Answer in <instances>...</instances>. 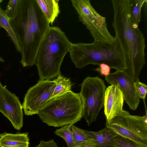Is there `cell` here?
Returning <instances> with one entry per match:
<instances>
[{
  "instance_id": "1",
  "label": "cell",
  "mask_w": 147,
  "mask_h": 147,
  "mask_svg": "<svg viewBox=\"0 0 147 147\" xmlns=\"http://www.w3.org/2000/svg\"><path fill=\"white\" fill-rule=\"evenodd\" d=\"M114 15L112 26L122 48L125 63L123 71L135 82L145 65L146 45L144 34L132 22L129 0H112Z\"/></svg>"
},
{
  "instance_id": "2",
  "label": "cell",
  "mask_w": 147,
  "mask_h": 147,
  "mask_svg": "<svg viewBox=\"0 0 147 147\" xmlns=\"http://www.w3.org/2000/svg\"><path fill=\"white\" fill-rule=\"evenodd\" d=\"M21 49L24 67L36 64L41 43L50 27L36 0H20L17 12L9 20Z\"/></svg>"
},
{
  "instance_id": "3",
  "label": "cell",
  "mask_w": 147,
  "mask_h": 147,
  "mask_svg": "<svg viewBox=\"0 0 147 147\" xmlns=\"http://www.w3.org/2000/svg\"><path fill=\"white\" fill-rule=\"evenodd\" d=\"M69 52L72 61L77 68L103 63L116 71L123 70L125 68L122 50L115 36L114 40L110 42L71 43Z\"/></svg>"
},
{
  "instance_id": "4",
  "label": "cell",
  "mask_w": 147,
  "mask_h": 147,
  "mask_svg": "<svg viewBox=\"0 0 147 147\" xmlns=\"http://www.w3.org/2000/svg\"><path fill=\"white\" fill-rule=\"evenodd\" d=\"M71 43L59 28L50 26L37 55L35 64L39 80H50L61 74V65Z\"/></svg>"
},
{
  "instance_id": "5",
  "label": "cell",
  "mask_w": 147,
  "mask_h": 147,
  "mask_svg": "<svg viewBox=\"0 0 147 147\" xmlns=\"http://www.w3.org/2000/svg\"><path fill=\"white\" fill-rule=\"evenodd\" d=\"M38 115L49 126L74 125L83 116L84 105L80 93L71 91L51 99Z\"/></svg>"
},
{
  "instance_id": "6",
  "label": "cell",
  "mask_w": 147,
  "mask_h": 147,
  "mask_svg": "<svg viewBox=\"0 0 147 147\" xmlns=\"http://www.w3.org/2000/svg\"><path fill=\"white\" fill-rule=\"evenodd\" d=\"M143 116L132 115L123 110L110 121L106 127L121 136L147 147V114Z\"/></svg>"
},
{
  "instance_id": "7",
  "label": "cell",
  "mask_w": 147,
  "mask_h": 147,
  "mask_svg": "<svg viewBox=\"0 0 147 147\" xmlns=\"http://www.w3.org/2000/svg\"><path fill=\"white\" fill-rule=\"evenodd\" d=\"M80 93L84 105L83 117L88 126L95 122L104 107L106 86L104 81L96 76H88L80 84Z\"/></svg>"
},
{
  "instance_id": "8",
  "label": "cell",
  "mask_w": 147,
  "mask_h": 147,
  "mask_svg": "<svg viewBox=\"0 0 147 147\" xmlns=\"http://www.w3.org/2000/svg\"><path fill=\"white\" fill-rule=\"evenodd\" d=\"M76 10L80 21L89 31L94 41L110 42L114 37L109 31L106 18L100 15L89 0H71Z\"/></svg>"
},
{
  "instance_id": "9",
  "label": "cell",
  "mask_w": 147,
  "mask_h": 147,
  "mask_svg": "<svg viewBox=\"0 0 147 147\" xmlns=\"http://www.w3.org/2000/svg\"><path fill=\"white\" fill-rule=\"evenodd\" d=\"M56 84L50 80H39L30 88L25 94L22 104L25 115L38 114L39 111L51 99Z\"/></svg>"
},
{
  "instance_id": "10",
  "label": "cell",
  "mask_w": 147,
  "mask_h": 147,
  "mask_svg": "<svg viewBox=\"0 0 147 147\" xmlns=\"http://www.w3.org/2000/svg\"><path fill=\"white\" fill-rule=\"evenodd\" d=\"M22 109L18 97L3 86L0 81V111L18 131L23 126Z\"/></svg>"
},
{
  "instance_id": "11",
  "label": "cell",
  "mask_w": 147,
  "mask_h": 147,
  "mask_svg": "<svg viewBox=\"0 0 147 147\" xmlns=\"http://www.w3.org/2000/svg\"><path fill=\"white\" fill-rule=\"evenodd\" d=\"M106 82L111 85L118 84L122 92L124 100L130 109L136 110L140 102L134 86V82L123 72V70L116 71L105 77Z\"/></svg>"
},
{
  "instance_id": "12",
  "label": "cell",
  "mask_w": 147,
  "mask_h": 147,
  "mask_svg": "<svg viewBox=\"0 0 147 147\" xmlns=\"http://www.w3.org/2000/svg\"><path fill=\"white\" fill-rule=\"evenodd\" d=\"M124 99L118 84L111 85L106 89L104 107L106 121H110L123 110Z\"/></svg>"
},
{
  "instance_id": "13",
  "label": "cell",
  "mask_w": 147,
  "mask_h": 147,
  "mask_svg": "<svg viewBox=\"0 0 147 147\" xmlns=\"http://www.w3.org/2000/svg\"><path fill=\"white\" fill-rule=\"evenodd\" d=\"M29 140L28 132H4L0 134V147H29Z\"/></svg>"
},
{
  "instance_id": "14",
  "label": "cell",
  "mask_w": 147,
  "mask_h": 147,
  "mask_svg": "<svg viewBox=\"0 0 147 147\" xmlns=\"http://www.w3.org/2000/svg\"><path fill=\"white\" fill-rule=\"evenodd\" d=\"M89 138L93 140L97 147H111L114 138L118 135L106 127L96 132L86 130Z\"/></svg>"
},
{
  "instance_id": "15",
  "label": "cell",
  "mask_w": 147,
  "mask_h": 147,
  "mask_svg": "<svg viewBox=\"0 0 147 147\" xmlns=\"http://www.w3.org/2000/svg\"><path fill=\"white\" fill-rule=\"evenodd\" d=\"M42 12L52 24L60 13L59 0H36Z\"/></svg>"
},
{
  "instance_id": "16",
  "label": "cell",
  "mask_w": 147,
  "mask_h": 147,
  "mask_svg": "<svg viewBox=\"0 0 147 147\" xmlns=\"http://www.w3.org/2000/svg\"><path fill=\"white\" fill-rule=\"evenodd\" d=\"M53 81L55 82L56 85L51 99L71 91L73 84L69 78L60 74Z\"/></svg>"
},
{
  "instance_id": "17",
  "label": "cell",
  "mask_w": 147,
  "mask_h": 147,
  "mask_svg": "<svg viewBox=\"0 0 147 147\" xmlns=\"http://www.w3.org/2000/svg\"><path fill=\"white\" fill-rule=\"evenodd\" d=\"M9 20V19L0 5V28H3L6 30L13 43L17 51L21 53L20 48L16 37L10 26Z\"/></svg>"
},
{
  "instance_id": "18",
  "label": "cell",
  "mask_w": 147,
  "mask_h": 147,
  "mask_svg": "<svg viewBox=\"0 0 147 147\" xmlns=\"http://www.w3.org/2000/svg\"><path fill=\"white\" fill-rule=\"evenodd\" d=\"M147 0H129V13L133 22L138 25L140 21L141 9Z\"/></svg>"
},
{
  "instance_id": "19",
  "label": "cell",
  "mask_w": 147,
  "mask_h": 147,
  "mask_svg": "<svg viewBox=\"0 0 147 147\" xmlns=\"http://www.w3.org/2000/svg\"><path fill=\"white\" fill-rule=\"evenodd\" d=\"M71 125L62 126L55 131V134L65 141L67 147H75L74 138L70 128Z\"/></svg>"
},
{
  "instance_id": "20",
  "label": "cell",
  "mask_w": 147,
  "mask_h": 147,
  "mask_svg": "<svg viewBox=\"0 0 147 147\" xmlns=\"http://www.w3.org/2000/svg\"><path fill=\"white\" fill-rule=\"evenodd\" d=\"M70 128L74 138L75 147H78L84 142L91 140L87 135L86 130L74 125H71Z\"/></svg>"
},
{
  "instance_id": "21",
  "label": "cell",
  "mask_w": 147,
  "mask_h": 147,
  "mask_svg": "<svg viewBox=\"0 0 147 147\" xmlns=\"http://www.w3.org/2000/svg\"><path fill=\"white\" fill-rule=\"evenodd\" d=\"M111 147H144L132 140L119 135L113 139Z\"/></svg>"
},
{
  "instance_id": "22",
  "label": "cell",
  "mask_w": 147,
  "mask_h": 147,
  "mask_svg": "<svg viewBox=\"0 0 147 147\" xmlns=\"http://www.w3.org/2000/svg\"><path fill=\"white\" fill-rule=\"evenodd\" d=\"M20 1V0H10L9 1L5 11L9 20L13 18L16 15Z\"/></svg>"
},
{
  "instance_id": "23",
  "label": "cell",
  "mask_w": 147,
  "mask_h": 147,
  "mask_svg": "<svg viewBox=\"0 0 147 147\" xmlns=\"http://www.w3.org/2000/svg\"><path fill=\"white\" fill-rule=\"evenodd\" d=\"M137 94L140 98L144 100L147 93V86L145 84L138 80L134 83Z\"/></svg>"
},
{
  "instance_id": "24",
  "label": "cell",
  "mask_w": 147,
  "mask_h": 147,
  "mask_svg": "<svg viewBox=\"0 0 147 147\" xmlns=\"http://www.w3.org/2000/svg\"><path fill=\"white\" fill-rule=\"evenodd\" d=\"M99 67L94 69V71L99 72L101 75L106 76H108L111 71L110 66L105 63H101L99 65Z\"/></svg>"
},
{
  "instance_id": "25",
  "label": "cell",
  "mask_w": 147,
  "mask_h": 147,
  "mask_svg": "<svg viewBox=\"0 0 147 147\" xmlns=\"http://www.w3.org/2000/svg\"><path fill=\"white\" fill-rule=\"evenodd\" d=\"M34 147H58V146L54 140L52 139L47 142L41 140L38 145Z\"/></svg>"
},
{
  "instance_id": "26",
  "label": "cell",
  "mask_w": 147,
  "mask_h": 147,
  "mask_svg": "<svg viewBox=\"0 0 147 147\" xmlns=\"http://www.w3.org/2000/svg\"><path fill=\"white\" fill-rule=\"evenodd\" d=\"M78 147H97V146L94 141L90 140L84 142Z\"/></svg>"
},
{
  "instance_id": "27",
  "label": "cell",
  "mask_w": 147,
  "mask_h": 147,
  "mask_svg": "<svg viewBox=\"0 0 147 147\" xmlns=\"http://www.w3.org/2000/svg\"><path fill=\"white\" fill-rule=\"evenodd\" d=\"M5 61L3 58L0 56V62H4Z\"/></svg>"
},
{
  "instance_id": "28",
  "label": "cell",
  "mask_w": 147,
  "mask_h": 147,
  "mask_svg": "<svg viewBox=\"0 0 147 147\" xmlns=\"http://www.w3.org/2000/svg\"><path fill=\"white\" fill-rule=\"evenodd\" d=\"M3 1V0H0V3H1Z\"/></svg>"
}]
</instances>
